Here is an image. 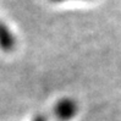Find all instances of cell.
Returning a JSON list of instances; mask_svg holds the SVG:
<instances>
[{
  "label": "cell",
  "mask_w": 121,
  "mask_h": 121,
  "mask_svg": "<svg viewBox=\"0 0 121 121\" xmlns=\"http://www.w3.org/2000/svg\"><path fill=\"white\" fill-rule=\"evenodd\" d=\"M77 112V104L72 99H61L54 108V115L59 121H67L72 119Z\"/></svg>",
  "instance_id": "1"
},
{
  "label": "cell",
  "mask_w": 121,
  "mask_h": 121,
  "mask_svg": "<svg viewBox=\"0 0 121 121\" xmlns=\"http://www.w3.org/2000/svg\"><path fill=\"white\" fill-rule=\"evenodd\" d=\"M33 121H47V117L44 115H38V116H35Z\"/></svg>",
  "instance_id": "3"
},
{
  "label": "cell",
  "mask_w": 121,
  "mask_h": 121,
  "mask_svg": "<svg viewBox=\"0 0 121 121\" xmlns=\"http://www.w3.org/2000/svg\"><path fill=\"white\" fill-rule=\"evenodd\" d=\"M16 45V40L9 27L0 22V49L4 52H11Z\"/></svg>",
  "instance_id": "2"
},
{
  "label": "cell",
  "mask_w": 121,
  "mask_h": 121,
  "mask_svg": "<svg viewBox=\"0 0 121 121\" xmlns=\"http://www.w3.org/2000/svg\"><path fill=\"white\" fill-rule=\"evenodd\" d=\"M53 3H61V1H65V0H50Z\"/></svg>",
  "instance_id": "4"
}]
</instances>
